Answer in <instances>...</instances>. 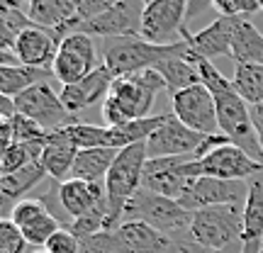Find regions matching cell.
Here are the masks:
<instances>
[{"mask_svg": "<svg viewBox=\"0 0 263 253\" xmlns=\"http://www.w3.org/2000/svg\"><path fill=\"white\" fill-rule=\"evenodd\" d=\"M59 44H61V39H59L54 32L32 25V27L25 29V32L17 37L12 51L17 54L22 66L51 71L54 59H57V51H59Z\"/></svg>", "mask_w": 263, "mask_h": 253, "instance_id": "obj_18", "label": "cell"}, {"mask_svg": "<svg viewBox=\"0 0 263 253\" xmlns=\"http://www.w3.org/2000/svg\"><path fill=\"white\" fill-rule=\"evenodd\" d=\"M20 229H22V234H25V239H27V244L32 248H44L49 244V239L61 229V224L51 212H44V215L34 217L29 224L20 226Z\"/></svg>", "mask_w": 263, "mask_h": 253, "instance_id": "obj_32", "label": "cell"}, {"mask_svg": "<svg viewBox=\"0 0 263 253\" xmlns=\"http://www.w3.org/2000/svg\"><path fill=\"white\" fill-rule=\"evenodd\" d=\"M117 153H120L117 149H85V151H78V159H76V163H73L71 178L90 183V185H105L107 173H110V168H112Z\"/></svg>", "mask_w": 263, "mask_h": 253, "instance_id": "obj_24", "label": "cell"}, {"mask_svg": "<svg viewBox=\"0 0 263 253\" xmlns=\"http://www.w3.org/2000/svg\"><path fill=\"white\" fill-rule=\"evenodd\" d=\"M64 131L68 134V139L78 146V151H85V149H112V131H110V127H105V124L98 127V124L78 122V124L66 127Z\"/></svg>", "mask_w": 263, "mask_h": 253, "instance_id": "obj_31", "label": "cell"}, {"mask_svg": "<svg viewBox=\"0 0 263 253\" xmlns=\"http://www.w3.org/2000/svg\"><path fill=\"white\" fill-rule=\"evenodd\" d=\"M146 141L144 144H134L127 146L117 153L112 168L107 173L105 180V192H107V202L112 207L115 217L124 222V209L132 202V197L141 190V178H144V166H146Z\"/></svg>", "mask_w": 263, "mask_h": 253, "instance_id": "obj_6", "label": "cell"}, {"mask_svg": "<svg viewBox=\"0 0 263 253\" xmlns=\"http://www.w3.org/2000/svg\"><path fill=\"white\" fill-rule=\"evenodd\" d=\"M188 236L202 248L217 253H241L244 205H222L195 212Z\"/></svg>", "mask_w": 263, "mask_h": 253, "instance_id": "obj_2", "label": "cell"}, {"mask_svg": "<svg viewBox=\"0 0 263 253\" xmlns=\"http://www.w3.org/2000/svg\"><path fill=\"white\" fill-rule=\"evenodd\" d=\"M200 178H219V180H249L263 176V163L254 161L244 149H239L234 144L219 146L210 156L197 161Z\"/></svg>", "mask_w": 263, "mask_h": 253, "instance_id": "obj_13", "label": "cell"}, {"mask_svg": "<svg viewBox=\"0 0 263 253\" xmlns=\"http://www.w3.org/2000/svg\"><path fill=\"white\" fill-rule=\"evenodd\" d=\"M200 178L195 156H171V159H149L144 166L141 190L180 202Z\"/></svg>", "mask_w": 263, "mask_h": 253, "instance_id": "obj_5", "label": "cell"}, {"mask_svg": "<svg viewBox=\"0 0 263 253\" xmlns=\"http://www.w3.org/2000/svg\"><path fill=\"white\" fill-rule=\"evenodd\" d=\"M263 248V176L249 183V197L244 205V236L241 253H261Z\"/></svg>", "mask_w": 263, "mask_h": 253, "instance_id": "obj_23", "label": "cell"}, {"mask_svg": "<svg viewBox=\"0 0 263 253\" xmlns=\"http://www.w3.org/2000/svg\"><path fill=\"white\" fill-rule=\"evenodd\" d=\"M171 105H173V114L193 131L202 134V137L222 134V129H219V114H217V103H215V98H212V93L202 83L195 85V88H188V90H183L178 95H173Z\"/></svg>", "mask_w": 263, "mask_h": 253, "instance_id": "obj_11", "label": "cell"}, {"mask_svg": "<svg viewBox=\"0 0 263 253\" xmlns=\"http://www.w3.org/2000/svg\"><path fill=\"white\" fill-rule=\"evenodd\" d=\"M180 39H185L188 49L195 56L212 61L219 56H232V39H234V20L217 17L200 32L190 34L188 29H180Z\"/></svg>", "mask_w": 263, "mask_h": 253, "instance_id": "obj_16", "label": "cell"}, {"mask_svg": "<svg viewBox=\"0 0 263 253\" xmlns=\"http://www.w3.org/2000/svg\"><path fill=\"white\" fill-rule=\"evenodd\" d=\"M197 68H200L202 85L212 93V98H215V103H217V114H219V129H222V134L234 146L244 149L254 161L263 163V144L254 127V120H251V107L234 90L232 78H224L215 68L212 61H205V59H200V56H197Z\"/></svg>", "mask_w": 263, "mask_h": 253, "instance_id": "obj_1", "label": "cell"}, {"mask_svg": "<svg viewBox=\"0 0 263 253\" xmlns=\"http://www.w3.org/2000/svg\"><path fill=\"white\" fill-rule=\"evenodd\" d=\"M115 75L107 71V66L100 64L90 75H85L81 83L76 85H64L61 88V103L71 114L81 112V110H88L93 105H103L105 98L110 95V88H112Z\"/></svg>", "mask_w": 263, "mask_h": 253, "instance_id": "obj_17", "label": "cell"}, {"mask_svg": "<svg viewBox=\"0 0 263 253\" xmlns=\"http://www.w3.org/2000/svg\"><path fill=\"white\" fill-rule=\"evenodd\" d=\"M10 134H12V144H29V141H47L49 131H44L37 122H32L25 114H15L12 120H8Z\"/></svg>", "mask_w": 263, "mask_h": 253, "instance_id": "obj_33", "label": "cell"}, {"mask_svg": "<svg viewBox=\"0 0 263 253\" xmlns=\"http://www.w3.org/2000/svg\"><path fill=\"white\" fill-rule=\"evenodd\" d=\"M183 39L176 44H151L141 37H129V39H112L103 54V64L107 66V71L115 78H124V75H134L141 71H151L168 59L171 54H176L183 49Z\"/></svg>", "mask_w": 263, "mask_h": 253, "instance_id": "obj_3", "label": "cell"}, {"mask_svg": "<svg viewBox=\"0 0 263 253\" xmlns=\"http://www.w3.org/2000/svg\"><path fill=\"white\" fill-rule=\"evenodd\" d=\"M129 253H166L171 248V236L159 234L156 229L141 224V222H122L117 229Z\"/></svg>", "mask_w": 263, "mask_h": 253, "instance_id": "obj_26", "label": "cell"}, {"mask_svg": "<svg viewBox=\"0 0 263 253\" xmlns=\"http://www.w3.org/2000/svg\"><path fill=\"white\" fill-rule=\"evenodd\" d=\"M161 90H166V81L161 78L159 71L151 68V71H141L134 75L115 78L112 88H110V98H115V103L120 105L127 122H134V120L149 117L154 98Z\"/></svg>", "mask_w": 263, "mask_h": 253, "instance_id": "obj_8", "label": "cell"}, {"mask_svg": "<svg viewBox=\"0 0 263 253\" xmlns=\"http://www.w3.org/2000/svg\"><path fill=\"white\" fill-rule=\"evenodd\" d=\"M232 85H234L236 93L244 98V103L249 107L261 105L263 103V66H256V64L236 66Z\"/></svg>", "mask_w": 263, "mask_h": 253, "instance_id": "obj_29", "label": "cell"}, {"mask_svg": "<svg viewBox=\"0 0 263 253\" xmlns=\"http://www.w3.org/2000/svg\"><path fill=\"white\" fill-rule=\"evenodd\" d=\"M44 212H49V209H47V205H44L39 197H25L22 202H17V205H15V209H12L10 219H12L17 226H25V224H29L34 217L44 215Z\"/></svg>", "mask_w": 263, "mask_h": 253, "instance_id": "obj_36", "label": "cell"}, {"mask_svg": "<svg viewBox=\"0 0 263 253\" xmlns=\"http://www.w3.org/2000/svg\"><path fill=\"white\" fill-rule=\"evenodd\" d=\"M251 120H254V127H256V131H258L261 144H263V103L251 107Z\"/></svg>", "mask_w": 263, "mask_h": 253, "instance_id": "obj_39", "label": "cell"}, {"mask_svg": "<svg viewBox=\"0 0 263 253\" xmlns=\"http://www.w3.org/2000/svg\"><path fill=\"white\" fill-rule=\"evenodd\" d=\"M15 100V107H17L20 114L29 117L32 122H37L44 131H59L66 129L71 124H78L73 114L68 112L61 103V95L51 88L49 83H39L34 88H29L25 93H20Z\"/></svg>", "mask_w": 263, "mask_h": 253, "instance_id": "obj_9", "label": "cell"}, {"mask_svg": "<svg viewBox=\"0 0 263 253\" xmlns=\"http://www.w3.org/2000/svg\"><path fill=\"white\" fill-rule=\"evenodd\" d=\"M212 10L219 17L234 20V17H246V15L263 12V3H258V0H215Z\"/></svg>", "mask_w": 263, "mask_h": 253, "instance_id": "obj_34", "label": "cell"}, {"mask_svg": "<svg viewBox=\"0 0 263 253\" xmlns=\"http://www.w3.org/2000/svg\"><path fill=\"white\" fill-rule=\"evenodd\" d=\"M193 217L195 215L188 212L180 202L146 192V190H139L124 209V222H141V224L151 226L159 234L171 236V239L188 234Z\"/></svg>", "mask_w": 263, "mask_h": 253, "instance_id": "obj_4", "label": "cell"}, {"mask_svg": "<svg viewBox=\"0 0 263 253\" xmlns=\"http://www.w3.org/2000/svg\"><path fill=\"white\" fill-rule=\"evenodd\" d=\"M47 78H54L51 71L42 68H29V66H0V95L5 98H17L29 88L39 83H47Z\"/></svg>", "mask_w": 263, "mask_h": 253, "instance_id": "obj_27", "label": "cell"}, {"mask_svg": "<svg viewBox=\"0 0 263 253\" xmlns=\"http://www.w3.org/2000/svg\"><path fill=\"white\" fill-rule=\"evenodd\" d=\"M188 20V0H151L141 17V39L151 44H176L173 34L180 37L183 22Z\"/></svg>", "mask_w": 263, "mask_h": 253, "instance_id": "obj_12", "label": "cell"}, {"mask_svg": "<svg viewBox=\"0 0 263 253\" xmlns=\"http://www.w3.org/2000/svg\"><path fill=\"white\" fill-rule=\"evenodd\" d=\"M251 183V180H249ZM249 183L244 180H219V178H197L195 185L180 205L188 212H202L210 207H222V205H246L249 197Z\"/></svg>", "mask_w": 263, "mask_h": 253, "instance_id": "obj_14", "label": "cell"}, {"mask_svg": "<svg viewBox=\"0 0 263 253\" xmlns=\"http://www.w3.org/2000/svg\"><path fill=\"white\" fill-rule=\"evenodd\" d=\"M144 8L146 3L141 0H115V5L105 15L83 22V25H68L66 27V37L81 32L88 37H100V39H129L141 34V17H144Z\"/></svg>", "mask_w": 263, "mask_h": 253, "instance_id": "obj_7", "label": "cell"}, {"mask_svg": "<svg viewBox=\"0 0 263 253\" xmlns=\"http://www.w3.org/2000/svg\"><path fill=\"white\" fill-rule=\"evenodd\" d=\"M44 176H47V170L42 166V161H37V163H29L25 168H20V170H15V173L0 178V197H3L0 212H3V219H10L15 205L22 202L25 195H27L32 188H37Z\"/></svg>", "mask_w": 263, "mask_h": 253, "instance_id": "obj_22", "label": "cell"}, {"mask_svg": "<svg viewBox=\"0 0 263 253\" xmlns=\"http://www.w3.org/2000/svg\"><path fill=\"white\" fill-rule=\"evenodd\" d=\"M112 5H115V0H78V12H76V20L71 22V25L90 22V20L105 15Z\"/></svg>", "mask_w": 263, "mask_h": 253, "instance_id": "obj_37", "label": "cell"}, {"mask_svg": "<svg viewBox=\"0 0 263 253\" xmlns=\"http://www.w3.org/2000/svg\"><path fill=\"white\" fill-rule=\"evenodd\" d=\"M232 59L236 66L256 64L263 66V34L254 22L246 17H234V39H232Z\"/></svg>", "mask_w": 263, "mask_h": 253, "instance_id": "obj_25", "label": "cell"}, {"mask_svg": "<svg viewBox=\"0 0 263 253\" xmlns=\"http://www.w3.org/2000/svg\"><path fill=\"white\" fill-rule=\"evenodd\" d=\"M183 42H185V39H183ZM154 71H159L161 78L166 81V93H168L171 98L202 83L200 68H197V56L188 49V44H183L180 51L171 54L168 59H163Z\"/></svg>", "mask_w": 263, "mask_h": 253, "instance_id": "obj_19", "label": "cell"}, {"mask_svg": "<svg viewBox=\"0 0 263 253\" xmlns=\"http://www.w3.org/2000/svg\"><path fill=\"white\" fill-rule=\"evenodd\" d=\"M29 248L27 239L12 219H0V253H25Z\"/></svg>", "mask_w": 263, "mask_h": 253, "instance_id": "obj_35", "label": "cell"}, {"mask_svg": "<svg viewBox=\"0 0 263 253\" xmlns=\"http://www.w3.org/2000/svg\"><path fill=\"white\" fill-rule=\"evenodd\" d=\"M49 253H81V241L76 239V234H71L68 229H59L57 234L49 239V244L44 246Z\"/></svg>", "mask_w": 263, "mask_h": 253, "instance_id": "obj_38", "label": "cell"}, {"mask_svg": "<svg viewBox=\"0 0 263 253\" xmlns=\"http://www.w3.org/2000/svg\"><path fill=\"white\" fill-rule=\"evenodd\" d=\"M47 141H29V144H10L8 149L0 151V170L3 176H10L15 170L25 168L29 163L42 161Z\"/></svg>", "mask_w": 263, "mask_h": 253, "instance_id": "obj_30", "label": "cell"}, {"mask_svg": "<svg viewBox=\"0 0 263 253\" xmlns=\"http://www.w3.org/2000/svg\"><path fill=\"white\" fill-rule=\"evenodd\" d=\"M78 159V146L68 139V134L64 129L51 131L42 153V166L47 170V176L57 183H66L71 178L73 163Z\"/></svg>", "mask_w": 263, "mask_h": 253, "instance_id": "obj_21", "label": "cell"}, {"mask_svg": "<svg viewBox=\"0 0 263 253\" xmlns=\"http://www.w3.org/2000/svg\"><path fill=\"white\" fill-rule=\"evenodd\" d=\"M202 134L193 131L180 122L176 114H168L166 122L154 131L146 141V156L149 159H171V156H195Z\"/></svg>", "mask_w": 263, "mask_h": 253, "instance_id": "obj_15", "label": "cell"}, {"mask_svg": "<svg viewBox=\"0 0 263 253\" xmlns=\"http://www.w3.org/2000/svg\"><path fill=\"white\" fill-rule=\"evenodd\" d=\"M98 51H95V42L88 34L73 32L68 37L61 39L51 66V73L61 85H76L81 83L85 75H90L98 68Z\"/></svg>", "mask_w": 263, "mask_h": 253, "instance_id": "obj_10", "label": "cell"}, {"mask_svg": "<svg viewBox=\"0 0 263 253\" xmlns=\"http://www.w3.org/2000/svg\"><path fill=\"white\" fill-rule=\"evenodd\" d=\"M29 27L32 20L15 0H0V51H12L17 37Z\"/></svg>", "mask_w": 263, "mask_h": 253, "instance_id": "obj_28", "label": "cell"}, {"mask_svg": "<svg viewBox=\"0 0 263 253\" xmlns=\"http://www.w3.org/2000/svg\"><path fill=\"white\" fill-rule=\"evenodd\" d=\"M78 3L73 0H32L27 5V17L34 27L49 29L59 39L66 37V27L76 20Z\"/></svg>", "mask_w": 263, "mask_h": 253, "instance_id": "obj_20", "label": "cell"}, {"mask_svg": "<svg viewBox=\"0 0 263 253\" xmlns=\"http://www.w3.org/2000/svg\"><path fill=\"white\" fill-rule=\"evenodd\" d=\"M32 253H49V251H47V248H34Z\"/></svg>", "mask_w": 263, "mask_h": 253, "instance_id": "obj_40", "label": "cell"}]
</instances>
